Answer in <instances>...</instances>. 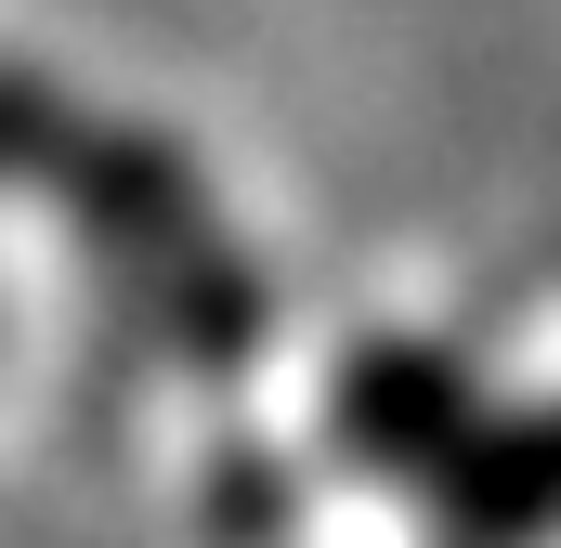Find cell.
Instances as JSON below:
<instances>
[{"label": "cell", "instance_id": "2", "mask_svg": "<svg viewBox=\"0 0 561 548\" xmlns=\"http://www.w3.org/2000/svg\"><path fill=\"white\" fill-rule=\"evenodd\" d=\"M457 510H470L483 536H510V523H549V510H561V418L483 431V444L457 457Z\"/></svg>", "mask_w": 561, "mask_h": 548}, {"label": "cell", "instance_id": "1", "mask_svg": "<svg viewBox=\"0 0 561 548\" xmlns=\"http://www.w3.org/2000/svg\"><path fill=\"white\" fill-rule=\"evenodd\" d=\"M0 183L66 196V209L92 222V249L131 262L144 287H183V274L222 262L196 183H183L157 144L118 132V118H92V105H66V92H39V79H13V66H0Z\"/></svg>", "mask_w": 561, "mask_h": 548}]
</instances>
